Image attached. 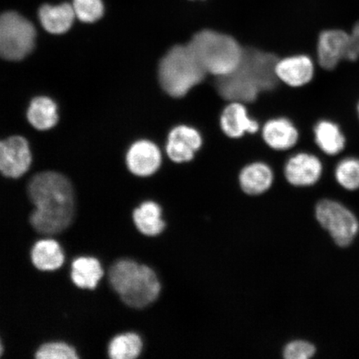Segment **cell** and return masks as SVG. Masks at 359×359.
Listing matches in <instances>:
<instances>
[{"label": "cell", "instance_id": "484cf974", "mask_svg": "<svg viewBox=\"0 0 359 359\" xmlns=\"http://www.w3.org/2000/svg\"><path fill=\"white\" fill-rule=\"evenodd\" d=\"M73 8L75 15L85 22H96L104 13L102 0H74Z\"/></svg>", "mask_w": 359, "mask_h": 359}, {"label": "cell", "instance_id": "83f0119b", "mask_svg": "<svg viewBox=\"0 0 359 359\" xmlns=\"http://www.w3.org/2000/svg\"><path fill=\"white\" fill-rule=\"evenodd\" d=\"M281 353L285 359H309L314 356L316 348L306 340L296 339L287 343Z\"/></svg>", "mask_w": 359, "mask_h": 359}, {"label": "cell", "instance_id": "9a60e30c", "mask_svg": "<svg viewBox=\"0 0 359 359\" xmlns=\"http://www.w3.org/2000/svg\"><path fill=\"white\" fill-rule=\"evenodd\" d=\"M222 132L231 138H240L245 133H255L259 126L257 121L251 119L245 103L231 102L224 107L219 118Z\"/></svg>", "mask_w": 359, "mask_h": 359}, {"label": "cell", "instance_id": "8992f818", "mask_svg": "<svg viewBox=\"0 0 359 359\" xmlns=\"http://www.w3.org/2000/svg\"><path fill=\"white\" fill-rule=\"evenodd\" d=\"M316 217L339 246H348L358 234L359 224L355 215L338 201L322 200L318 202Z\"/></svg>", "mask_w": 359, "mask_h": 359}, {"label": "cell", "instance_id": "2e32d148", "mask_svg": "<svg viewBox=\"0 0 359 359\" xmlns=\"http://www.w3.org/2000/svg\"><path fill=\"white\" fill-rule=\"evenodd\" d=\"M275 175L269 165L252 163L241 169L238 182L242 192L250 197L266 194L273 187Z\"/></svg>", "mask_w": 359, "mask_h": 359}, {"label": "cell", "instance_id": "ffe728a7", "mask_svg": "<svg viewBox=\"0 0 359 359\" xmlns=\"http://www.w3.org/2000/svg\"><path fill=\"white\" fill-rule=\"evenodd\" d=\"M39 16L45 30L53 34H62L69 30L76 15L73 6L65 3L58 6L45 4L40 8Z\"/></svg>", "mask_w": 359, "mask_h": 359}, {"label": "cell", "instance_id": "6da1fadb", "mask_svg": "<svg viewBox=\"0 0 359 359\" xmlns=\"http://www.w3.org/2000/svg\"><path fill=\"white\" fill-rule=\"evenodd\" d=\"M28 192L35 205L30 223L36 231L55 235L66 230L73 222L74 192L65 176L52 172L37 174L31 179Z\"/></svg>", "mask_w": 359, "mask_h": 359}, {"label": "cell", "instance_id": "4316f807", "mask_svg": "<svg viewBox=\"0 0 359 359\" xmlns=\"http://www.w3.org/2000/svg\"><path fill=\"white\" fill-rule=\"evenodd\" d=\"M39 359H76L77 352L70 345L62 342H52L42 345L36 352Z\"/></svg>", "mask_w": 359, "mask_h": 359}, {"label": "cell", "instance_id": "5b68a950", "mask_svg": "<svg viewBox=\"0 0 359 359\" xmlns=\"http://www.w3.org/2000/svg\"><path fill=\"white\" fill-rule=\"evenodd\" d=\"M36 30L32 22L15 12L0 15V57L19 61L32 52Z\"/></svg>", "mask_w": 359, "mask_h": 359}, {"label": "cell", "instance_id": "ac0fdd59", "mask_svg": "<svg viewBox=\"0 0 359 359\" xmlns=\"http://www.w3.org/2000/svg\"><path fill=\"white\" fill-rule=\"evenodd\" d=\"M262 137L264 142L276 151H287L297 144L299 132L291 120L278 118L268 121L264 125Z\"/></svg>", "mask_w": 359, "mask_h": 359}, {"label": "cell", "instance_id": "8fae6325", "mask_svg": "<svg viewBox=\"0 0 359 359\" xmlns=\"http://www.w3.org/2000/svg\"><path fill=\"white\" fill-rule=\"evenodd\" d=\"M278 60L279 57L272 53L250 48H244L241 64L252 73L260 92H266L276 88L280 82L276 72Z\"/></svg>", "mask_w": 359, "mask_h": 359}, {"label": "cell", "instance_id": "f1b7e54d", "mask_svg": "<svg viewBox=\"0 0 359 359\" xmlns=\"http://www.w3.org/2000/svg\"><path fill=\"white\" fill-rule=\"evenodd\" d=\"M350 43L353 62L359 58V20L353 25L351 32L349 33Z\"/></svg>", "mask_w": 359, "mask_h": 359}, {"label": "cell", "instance_id": "603a6c76", "mask_svg": "<svg viewBox=\"0 0 359 359\" xmlns=\"http://www.w3.org/2000/svg\"><path fill=\"white\" fill-rule=\"evenodd\" d=\"M55 102L46 97H39L31 102L28 110V119L34 128L48 130L55 127L57 122Z\"/></svg>", "mask_w": 359, "mask_h": 359}, {"label": "cell", "instance_id": "52a82bcc", "mask_svg": "<svg viewBox=\"0 0 359 359\" xmlns=\"http://www.w3.org/2000/svg\"><path fill=\"white\" fill-rule=\"evenodd\" d=\"M316 56L318 65L325 71H333L343 61L353 62L349 33L330 29L318 35Z\"/></svg>", "mask_w": 359, "mask_h": 359}, {"label": "cell", "instance_id": "44dd1931", "mask_svg": "<svg viewBox=\"0 0 359 359\" xmlns=\"http://www.w3.org/2000/svg\"><path fill=\"white\" fill-rule=\"evenodd\" d=\"M65 259L60 245L53 240L39 241L31 251V259L34 266L43 271H53L60 269Z\"/></svg>", "mask_w": 359, "mask_h": 359}, {"label": "cell", "instance_id": "5bb4252c", "mask_svg": "<svg viewBox=\"0 0 359 359\" xmlns=\"http://www.w3.org/2000/svg\"><path fill=\"white\" fill-rule=\"evenodd\" d=\"M161 163L163 155L159 147L151 141L136 142L128 151V168L135 176L151 177L158 172Z\"/></svg>", "mask_w": 359, "mask_h": 359}, {"label": "cell", "instance_id": "3957f363", "mask_svg": "<svg viewBox=\"0 0 359 359\" xmlns=\"http://www.w3.org/2000/svg\"><path fill=\"white\" fill-rule=\"evenodd\" d=\"M187 44L205 73L217 78L236 69L244 53V48L231 36L209 29L196 34Z\"/></svg>", "mask_w": 359, "mask_h": 359}, {"label": "cell", "instance_id": "7c38bea8", "mask_svg": "<svg viewBox=\"0 0 359 359\" xmlns=\"http://www.w3.org/2000/svg\"><path fill=\"white\" fill-rule=\"evenodd\" d=\"M215 88L219 96L230 102H253L260 93L257 85L239 66L231 74L217 78Z\"/></svg>", "mask_w": 359, "mask_h": 359}, {"label": "cell", "instance_id": "f546056e", "mask_svg": "<svg viewBox=\"0 0 359 359\" xmlns=\"http://www.w3.org/2000/svg\"><path fill=\"white\" fill-rule=\"evenodd\" d=\"M4 352L3 345L1 344V341H0V357H1Z\"/></svg>", "mask_w": 359, "mask_h": 359}, {"label": "cell", "instance_id": "277c9868", "mask_svg": "<svg viewBox=\"0 0 359 359\" xmlns=\"http://www.w3.org/2000/svg\"><path fill=\"white\" fill-rule=\"evenodd\" d=\"M206 74L188 44L170 48L158 67L161 88L175 98L185 97L205 79Z\"/></svg>", "mask_w": 359, "mask_h": 359}, {"label": "cell", "instance_id": "7a4b0ae2", "mask_svg": "<svg viewBox=\"0 0 359 359\" xmlns=\"http://www.w3.org/2000/svg\"><path fill=\"white\" fill-rule=\"evenodd\" d=\"M109 277L123 302L133 309L150 306L163 293V283L154 268L131 259H119L112 264Z\"/></svg>", "mask_w": 359, "mask_h": 359}, {"label": "cell", "instance_id": "4fadbf2b", "mask_svg": "<svg viewBox=\"0 0 359 359\" xmlns=\"http://www.w3.org/2000/svg\"><path fill=\"white\" fill-rule=\"evenodd\" d=\"M278 79L291 88H302L312 82L316 65L306 55H296L281 58L276 67Z\"/></svg>", "mask_w": 359, "mask_h": 359}, {"label": "cell", "instance_id": "4dcf8cb0", "mask_svg": "<svg viewBox=\"0 0 359 359\" xmlns=\"http://www.w3.org/2000/svg\"><path fill=\"white\" fill-rule=\"evenodd\" d=\"M356 112H357V116H358V118L359 121V100L358 101L357 106H356Z\"/></svg>", "mask_w": 359, "mask_h": 359}, {"label": "cell", "instance_id": "ba28073f", "mask_svg": "<svg viewBox=\"0 0 359 359\" xmlns=\"http://www.w3.org/2000/svg\"><path fill=\"white\" fill-rule=\"evenodd\" d=\"M32 156L28 142L20 136L0 142V172L11 178H19L30 168Z\"/></svg>", "mask_w": 359, "mask_h": 359}, {"label": "cell", "instance_id": "e0dca14e", "mask_svg": "<svg viewBox=\"0 0 359 359\" xmlns=\"http://www.w3.org/2000/svg\"><path fill=\"white\" fill-rule=\"evenodd\" d=\"M313 132L314 142L318 149L327 156H338L346 148L347 137L341 126L334 120H318Z\"/></svg>", "mask_w": 359, "mask_h": 359}, {"label": "cell", "instance_id": "d4e9b609", "mask_svg": "<svg viewBox=\"0 0 359 359\" xmlns=\"http://www.w3.org/2000/svg\"><path fill=\"white\" fill-rule=\"evenodd\" d=\"M334 177L344 189H359V157L351 156L341 159L336 165Z\"/></svg>", "mask_w": 359, "mask_h": 359}, {"label": "cell", "instance_id": "9c48e42d", "mask_svg": "<svg viewBox=\"0 0 359 359\" xmlns=\"http://www.w3.org/2000/svg\"><path fill=\"white\" fill-rule=\"evenodd\" d=\"M324 165L320 157L309 152H299L287 161L284 174L286 181L296 187H312L320 181Z\"/></svg>", "mask_w": 359, "mask_h": 359}, {"label": "cell", "instance_id": "30bf717a", "mask_svg": "<svg viewBox=\"0 0 359 359\" xmlns=\"http://www.w3.org/2000/svg\"><path fill=\"white\" fill-rule=\"evenodd\" d=\"M201 133L187 125H179L170 130L165 151L169 159L177 164L189 163L194 159L202 146Z\"/></svg>", "mask_w": 359, "mask_h": 359}, {"label": "cell", "instance_id": "d6986e66", "mask_svg": "<svg viewBox=\"0 0 359 359\" xmlns=\"http://www.w3.org/2000/svg\"><path fill=\"white\" fill-rule=\"evenodd\" d=\"M133 219L137 231L147 237L159 236L168 229L163 206L154 201L139 205L133 210Z\"/></svg>", "mask_w": 359, "mask_h": 359}, {"label": "cell", "instance_id": "7402d4cb", "mask_svg": "<svg viewBox=\"0 0 359 359\" xmlns=\"http://www.w3.org/2000/svg\"><path fill=\"white\" fill-rule=\"evenodd\" d=\"M103 275L101 263L95 258L79 257L72 264L71 279L81 289H95Z\"/></svg>", "mask_w": 359, "mask_h": 359}, {"label": "cell", "instance_id": "cb8c5ba5", "mask_svg": "<svg viewBox=\"0 0 359 359\" xmlns=\"http://www.w3.org/2000/svg\"><path fill=\"white\" fill-rule=\"evenodd\" d=\"M143 341L141 336L129 332L118 334L111 339L109 354L112 359H135L141 355Z\"/></svg>", "mask_w": 359, "mask_h": 359}]
</instances>
